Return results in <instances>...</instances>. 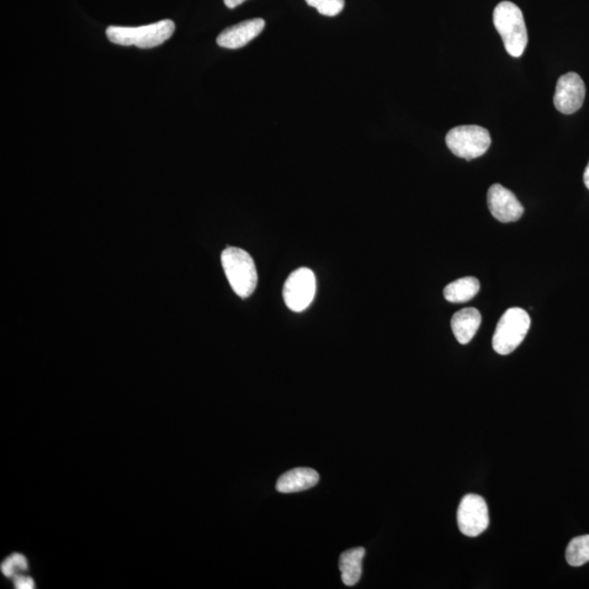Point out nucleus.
Wrapping results in <instances>:
<instances>
[{"instance_id": "obj_8", "label": "nucleus", "mask_w": 589, "mask_h": 589, "mask_svg": "<svg viewBox=\"0 0 589 589\" xmlns=\"http://www.w3.org/2000/svg\"><path fill=\"white\" fill-rule=\"evenodd\" d=\"M586 88L583 79L575 72L564 74L556 82L554 103L562 114L576 113L585 100Z\"/></svg>"}, {"instance_id": "obj_9", "label": "nucleus", "mask_w": 589, "mask_h": 589, "mask_svg": "<svg viewBox=\"0 0 589 589\" xmlns=\"http://www.w3.org/2000/svg\"><path fill=\"white\" fill-rule=\"evenodd\" d=\"M487 204L492 216L501 223L517 222L524 214L517 195L499 184L492 185L488 190Z\"/></svg>"}, {"instance_id": "obj_17", "label": "nucleus", "mask_w": 589, "mask_h": 589, "mask_svg": "<svg viewBox=\"0 0 589 589\" xmlns=\"http://www.w3.org/2000/svg\"><path fill=\"white\" fill-rule=\"evenodd\" d=\"M14 587L17 589H33L35 583L33 578L30 576L19 575L14 577Z\"/></svg>"}, {"instance_id": "obj_7", "label": "nucleus", "mask_w": 589, "mask_h": 589, "mask_svg": "<svg viewBox=\"0 0 589 589\" xmlns=\"http://www.w3.org/2000/svg\"><path fill=\"white\" fill-rule=\"evenodd\" d=\"M458 525L461 534L477 537L489 527V509L485 499L477 495H467L460 503Z\"/></svg>"}, {"instance_id": "obj_5", "label": "nucleus", "mask_w": 589, "mask_h": 589, "mask_svg": "<svg viewBox=\"0 0 589 589\" xmlns=\"http://www.w3.org/2000/svg\"><path fill=\"white\" fill-rule=\"evenodd\" d=\"M445 141L454 156L470 161L484 156L490 147L491 137L484 127L467 125L451 129Z\"/></svg>"}, {"instance_id": "obj_19", "label": "nucleus", "mask_w": 589, "mask_h": 589, "mask_svg": "<svg viewBox=\"0 0 589 589\" xmlns=\"http://www.w3.org/2000/svg\"><path fill=\"white\" fill-rule=\"evenodd\" d=\"M13 559L14 564L17 565L18 569L20 570H28V561H26L25 556L20 554H14Z\"/></svg>"}, {"instance_id": "obj_16", "label": "nucleus", "mask_w": 589, "mask_h": 589, "mask_svg": "<svg viewBox=\"0 0 589 589\" xmlns=\"http://www.w3.org/2000/svg\"><path fill=\"white\" fill-rule=\"evenodd\" d=\"M306 3L327 17H336L345 7V0H306Z\"/></svg>"}, {"instance_id": "obj_3", "label": "nucleus", "mask_w": 589, "mask_h": 589, "mask_svg": "<svg viewBox=\"0 0 589 589\" xmlns=\"http://www.w3.org/2000/svg\"><path fill=\"white\" fill-rule=\"evenodd\" d=\"M222 265L228 282L235 293L247 299L258 284V273L253 259L241 248L228 247L222 252Z\"/></svg>"}, {"instance_id": "obj_6", "label": "nucleus", "mask_w": 589, "mask_h": 589, "mask_svg": "<svg viewBox=\"0 0 589 589\" xmlns=\"http://www.w3.org/2000/svg\"><path fill=\"white\" fill-rule=\"evenodd\" d=\"M316 277L310 269L294 271L286 280L283 299L291 311L302 312L311 305L316 295Z\"/></svg>"}, {"instance_id": "obj_11", "label": "nucleus", "mask_w": 589, "mask_h": 589, "mask_svg": "<svg viewBox=\"0 0 589 589\" xmlns=\"http://www.w3.org/2000/svg\"><path fill=\"white\" fill-rule=\"evenodd\" d=\"M319 480L320 476L315 470L300 467V469L286 471L280 476L277 482V489L282 493L305 491L317 486Z\"/></svg>"}, {"instance_id": "obj_18", "label": "nucleus", "mask_w": 589, "mask_h": 589, "mask_svg": "<svg viewBox=\"0 0 589 589\" xmlns=\"http://www.w3.org/2000/svg\"><path fill=\"white\" fill-rule=\"evenodd\" d=\"M17 565L14 564V561L13 559V556H9L6 560H5L2 564V569L3 575L6 577H14L15 575V569H17Z\"/></svg>"}, {"instance_id": "obj_13", "label": "nucleus", "mask_w": 589, "mask_h": 589, "mask_svg": "<svg viewBox=\"0 0 589 589\" xmlns=\"http://www.w3.org/2000/svg\"><path fill=\"white\" fill-rule=\"evenodd\" d=\"M366 550L359 548L344 551L339 556V571L342 573V581L347 586H355L363 575V560Z\"/></svg>"}, {"instance_id": "obj_4", "label": "nucleus", "mask_w": 589, "mask_h": 589, "mask_svg": "<svg viewBox=\"0 0 589 589\" xmlns=\"http://www.w3.org/2000/svg\"><path fill=\"white\" fill-rule=\"evenodd\" d=\"M530 318L521 308H511L503 313L493 334L492 347L498 354H511L524 341L529 330Z\"/></svg>"}, {"instance_id": "obj_2", "label": "nucleus", "mask_w": 589, "mask_h": 589, "mask_svg": "<svg viewBox=\"0 0 589 589\" xmlns=\"http://www.w3.org/2000/svg\"><path fill=\"white\" fill-rule=\"evenodd\" d=\"M175 24L172 20H162L157 24L136 26H109L106 35L111 43L123 46H136L139 49H153L171 39Z\"/></svg>"}, {"instance_id": "obj_15", "label": "nucleus", "mask_w": 589, "mask_h": 589, "mask_svg": "<svg viewBox=\"0 0 589 589\" xmlns=\"http://www.w3.org/2000/svg\"><path fill=\"white\" fill-rule=\"evenodd\" d=\"M567 564L571 566H582L589 562V535L573 538L565 551Z\"/></svg>"}, {"instance_id": "obj_21", "label": "nucleus", "mask_w": 589, "mask_h": 589, "mask_svg": "<svg viewBox=\"0 0 589 589\" xmlns=\"http://www.w3.org/2000/svg\"><path fill=\"white\" fill-rule=\"evenodd\" d=\"M584 183H585L586 187L589 189V163L585 172H584Z\"/></svg>"}, {"instance_id": "obj_12", "label": "nucleus", "mask_w": 589, "mask_h": 589, "mask_svg": "<svg viewBox=\"0 0 589 589\" xmlns=\"http://www.w3.org/2000/svg\"><path fill=\"white\" fill-rule=\"evenodd\" d=\"M480 325L481 315L475 308H465L456 312L451 321L456 339L463 345L469 344L473 339Z\"/></svg>"}, {"instance_id": "obj_1", "label": "nucleus", "mask_w": 589, "mask_h": 589, "mask_svg": "<svg viewBox=\"0 0 589 589\" xmlns=\"http://www.w3.org/2000/svg\"><path fill=\"white\" fill-rule=\"evenodd\" d=\"M493 24L500 34L509 55L521 57L528 43L527 24L522 10L516 4L502 2L493 12Z\"/></svg>"}, {"instance_id": "obj_10", "label": "nucleus", "mask_w": 589, "mask_h": 589, "mask_svg": "<svg viewBox=\"0 0 589 589\" xmlns=\"http://www.w3.org/2000/svg\"><path fill=\"white\" fill-rule=\"evenodd\" d=\"M265 26L263 19H252L231 26L217 36V45L228 50L242 49L261 33Z\"/></svg>"}, {"instance_id": "obj_14", "label": "nucleus", "mask_w": 589, "mask_h": 589, "mask_svg": "<svg viewBox=\"0 0 589 589\" xmlns=\"http://www.w3.org/2000/svg\"><path fill=\"white\" fill-rule=\"evenodd\" d=\"M480 290V280L473 277H467L454 280L444 289V297L453 304H463V302L473 299Z\"/></svg>"}, {"instance_id": "obj_20", "label": "nucleus", "mask_w": 589, "mask_h": 589, "mask_svg": "<svg viewBox=\"0 0 589 589\" xmlns=\"http://www.w3.org/2000/svg\"><path fill=\"white\" fill-rule=\"evenodd\" d=\"M246 0H224V4L227 8L233 9L238 6H241L242 4L245 3Z\"/></svg>"}]
</instances>
